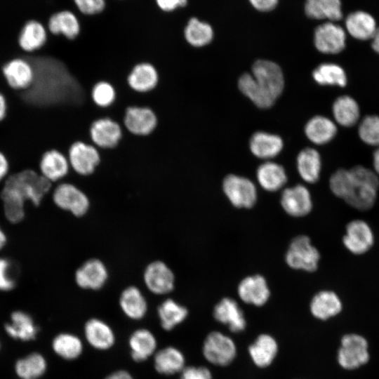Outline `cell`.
Here are the masks:
<instances>
[{"instance_id":"6da1fadb","label":"cell","mask_w":379,"mask_h":379,"mask_svg":"<svg viewBox=\"0 0 379 379\" xmlns=\"http://www.w3.org/2000/svg\"><path fill=\"white\" fill-rule=\"evenodd\" d=\"M45 83L34 81L33 85L44 86L42 88L31 87L25 92L37 93L25 95L17 93L23 102L34 98L27 102L31 104L38 97L40 98L32 105L38 107H52L62 105H79L85 99V93L77 79L69 72L67 66L61 60L54 58H45ZM31 106V105H30Z\"/></svg>"},{"instance_id":"7a4b0ae2","label":"cell","mask_w":379,"mask_h":379,"mask_svg":"<svg viewBox=\"0 0 379 379\" xmlns=\"http://www.w3.org/2000/svg\"><path fill=\"white\" fill-rule=\"evenodd\" d=\"M51 187L52 183L32 168L11 173L0 192L5 218L11 224L22 222L25 217L26 202L39 206Z\"/></svg>"},{"instance_id":"3957f363","label":"cell","mask_w":379,"mask_h":379,"mask_svg":"<svg viewBox=\"0 0 379 379\" xmlns=\"http://www.w3.org/2000/svg\"><path fill=\"white\" fill-rule=\"evenodd\" d=\"M329 187L334 195L359 211L371 208L376 201L379 177L362 165L339 168L330 177Z\"/></svg>"},{"instance_id":"277c9868","label":"cell","mask_w":379,"mask_h":379,"mask_svg":"<svg viewBox=\"0 0 379 379\" xmlns=\"http://www.w3.org/2000/svg\"><path fill=\"white\" fill-rule=\"evenodd\" d=\"M238 86L257 107L269 108L283 91L284 74L277 63L258 60L253 65L252 74L245 73L240 77Z\"/></svg>"},{"instance_id":"5b68a950","label":"cell","mask_w":379,"mask_h":379,"mask_svg":"<svg viewBox=\"0 0 379 379\" xmlns=\"http://www.w3.org/2000/svg\"><path fill=\"white\" fill-rule=\"evenodd\" d=\"M369 359V345L364 336L356 333H347L342 336L336 360L343 369H359L366 365Z\"/></svg>"},{"instance_id":"8992f818","label":"cell","mask_w":379,"mask_h":379,"mask_svg":"<svg viewBox=\"0 0 379 379\" xmlns=\"http://www.w3.org/2000/svg\"><path fill=\"white\" fill-rule=\"evenodd\" d=\"M1 74L6 86L13 92H25L29 89L35 79V70L27 58L15 56L1 67Z\"/></svg>"},{"instance_id":"52a82bcc","label":"cell","mask_w":379,"mask_h":379,"mask_svg":"<svg viewBox=\"0 0 379 379\" xmlns=\"http://www.w3.org/2000/svg\"><path fill=\"white\" fill-rule=\"evenodd\" d=\"M320 254L309 237L299 235L291 241L285 255L287 265L292 269L314 272L318 267Z\"/></svg>"},{"instance_id":"ba28073f","label":"cell","mask_w":379,"mask_h":379,"mask_svg":"<svg viewBox=\"0 0 379 379\" xmlns=\"http://www.w3.org/2000/svg\"><path fill=\"white\" fill-rule=\"evenodd\" d=\"M52 200L58 208L77 217L84 215L90 206L87 195L70 182L58 184L52 192Z\"/></svg>"},{"instance_id":"9c48e42d","label":"cell","mask_w":379,"mask_h":379,"mask_svg":"<svg viewBox=\"0 0 379 379\" xmlns=\"http://www.w3.org/2000/svg\"><path fill=\"white\" fill-rule=\"evenodd\" d=\"M222 190L230 203L239 208H252L257 201V190L247 178L230 174L222 182Z\"/></svg>"},{"instance_id":"30bf717a","label":"cell","mask_w":379,"mask_h":379,"mask_svg":"<svg viewBox=\"0 0 379 379\" xmlns=\"http://www.w3.org/2000/svg\"><path fill=\"white\" fill-rule=\"evenodd\" d=\"M236 352V345L233 340L220 332H211L204 342V357L210 363L217 366L230 364L234 359Z\"/></svg>"},{"instance_id":"8fae6325","label":"cell","mask_w":379,"mask_h":379,"mask_svg":"<svg viewBox=\"0 0 379 379\" xmlns=\"http://www.w3.org/2000/svg\"><path fill=\"white\" fill-rule=\"evenodd\" d=\"M314 44L322 53L338 54L346 46L345 30L334 22H323L314 29Z\"/></svg>"},{"instance_id":"7c38bea8","label":"cell","mask_w":379,"mask_h":379,"mask_svg":"<svg viewBox=\"0 0 379 379\" xmlns=\"http://www.w3.org/2000/svg\"><path fill=\"white\" fill-rule=\"evenodd\" d=\"M67 157L70 168L83 176L93 173L100 161L98 149L81 140L74 141L69 145Z\"/></svg>"},{"instance_id":"4fadbf2b","label":"cell","mask_w":379,"mask_h":379,"mask_svg":"<svg viewBox=\"0 0 379 379\" xmlns=\"http://www.w3.org/2000/svg\"><path fill=\"white\" fill-rule=\"evenodd\" d=\"M343 242L345 247L352 253L364 254L373 245V232L366 221L359 219L353 220L346 226Z\"/></svg>"},{"instance_id":"5bb4252c","label":"cell","mask_w":379,"mask_h":379,"mask_svg":"<svg viewBox=\"0 0 379 379\" xmlns=\"http://www.w3.org/2000/svg\"><path fill=\"white\" fill-rule=\"evenodd\" d=\"M70 166L67 157L57 148L44 151L38 162L37 171L51 183L60 181L69 173Z\"/></svg>"},{"instance_id":"9a60e30c","label":"cell","mask_w":379,"mask_h":379,"mask_svg":"<svg viewBox=\"0 0 379 379\" xmlns=\"http://www.w3.org/2000/svg\"><path fill=\"white\" fill-rule=\"evenodd\" d=\"M143 279L147 288L157 295H164L173 291L175 276L170 267L164 262L156 260L145 268Z\"/></svg>"},{"instance_id":"2e32d148","label":"cell","mask_w":379,"mask_h":379,"mask_svg":"<svg viewBox=\"0 0 379 379\" xmlns=\"http://www.w3.org/2000/svg\"><path fill=\"white\" fill-rule=\"evenodd\" d=\"M280 202L284 211L293 217L305 216L312 208L310 192L302 185L285 188L281 193Z\"/></svg>"},{"instance_id":"e0dca14e","label":"cell","mask_w":379,"mask_h":379,"mask_svg":"<svg viewBox=\"0 0 379 379\" xmlns=\"http://www.w3.org/2000/svg\"><path fill=\"white\" fill-rule=\"evenodd\" d=\"M108 272L99 259L92 258L84 262L75 272L74 280L84 289L98 290L106 283Z\"/></svg>"},{"instance_id":"ac0fdd59","label":"cell","mask_w":379,"mask_h":379,"mask_svg":"<svg viewBox=\"0 0 379 379\" xmlns=\"http://www.w3.org/2000/svg\"><path fill=\"white\" fill-rule=\"evenodd\" d=\"M124 125L133 135L145 136L150 134L157 125V117L152 109L146 107H129L126 109Z\"/></svg>"},{"instance_id":"d6986e66","label":"cell","mask_w":379,"mask_h":379,"mask_svg":"<svg viewBox=\"0 0 379 379\" xmlns=\"http://www.w3.org/2000/svg\"><path fill=\"white\" fill-rule=\"evenodd\" d=\"M237 293L243 302L255 306L265 305L270 296L267 281L260 274L243 279L238 286Z\"/></svg>"},{"instance_id":"ffe728a7","label":"cell","mask_w":379,"mask_h":379,"mask_svg":"<svg viewBox=\"0 0 379 379\" xmlns=\"http://www.w3.org/2000/svg\"><path fill=\"white\" fill-rule=\"evenodd\" d=\"M90 135L92 141L99 147L112 149L119 142L122 131L117 121L109 118H102L92 123Z\"/></svg>"},{"instance_id":"44dd1931","label":"cell","mask_w":379,"mask_h":379,"mask_svg":"<svg viewBox=\"0 0 379 379\" xmlns=\"http://www.w3.org/2000/svg\"><path fill=\"white\" fill-rule=\"evenodd\" d=\"M47 39V30L44 25L37 20H31L26 22L20 29L18 44L23 52L33 53L41 49Z\"/></svg>"},{"instance_id":"7402d4cb","label":"cell","mask_w":379,"mask_h":379,"mask_svg":"<svg viewBox=\"0 0 379 379\" xmlns=\"http://www.w3.org/2000/svg\"><path fill=\"white\" fill-rule=\"evenodd\" d=\"M214 318L220 323L228 326L232 332L245 329L246 321L244 312L238 303L230 298H222L214 307Z\"/></svg>"},{"instance_id":"603a6c76","label":"cell","mask_w":379,"mask_h":379,"mask_svg":"<svg viewBox=\"0 0 379 379\" xmlns=\"http://www.w3.org/2000/svg\"><path fill=\"white\" fill-rule=\"evenodd\" d=\"M310 309L314 317L325 321L339 314L343 310V303L337 293L324 290L314 295Z\"/></svg>"},{"instance_id":"cb8c5ba5","label":"cell","mask_w":379,"mask_h":379,"mask_svg":"<svg viewBox=\"0 0 379 379\" xmlns=\"http://www.w3.org/2000/svg\"><path fill=\"white\" fill-rule=\"evenodd\" d=\"M345 26L352 37L360 41L371 40L378 28L375 18L363 11L350 13L345 18Z\"/></svg>"},{"instance_id":"d4e9b609","label":"cell","mask_w":379,"mask_h":379,"mask_svg":"<svg viewBox=\"0 0 379 379\" xmlns=\"http://www.w3.org/2000/svg\"><path fill=\"white\" fill-rule=\"evenodd\" d=\"M304 11L312 20L336 22L343 18L341 0H305Z\"/></svg>"},{"instance_id":"484cf974","label":"cell","mask_w":379,"mask_h":379,"mask_svg":"<svg viewBox=\"0 0 379 379\" xmlns=\"http://www.w3.org/2000/svg\"><path fill=\"white\" fill-rule=\"evenodd\" d=\"M283 140L277 135L258 131L251 138L249 146L253 155L262 159L277 156L283 148Z\"/></svg>"},{"instance_id":"4316f807","label":"cell","mask_w":379,"mask_h":379,"mask_svg":"<svg viewBox=\"0 0 379 379\" xmlns=\"http://www.w3.org/2000/svg\"><path fill=\"white\" fill-rule=\"evenodd\" d=\"M127 81L135 91L146 93L153 90L159 81V74L155 67L148 62L137 64L129 73Z\"/></svg>"},{"instance_id":"83f0119b","label":"cell","mask_w":379,"mask_h":379,"mask_svg":"<svg viewBox=\"0 0 379 379\" xmlns=\"http://www.w3.org/2000/svg\"><path fill=\"white\" fill-rule=\"evenodd\" d=\"M338 132L335 123L329 118L317 115L310 119L305 125L307 138L316 145H324L334 138Z\"/></svg>"},{"instance_id":"f1b7e54d","label":"cell","mask_w":379,"mask_h":379,"mask_svg":"<svg viewBox=\"0 0 379 379\" xmlns=\"http://www.w3.org/2000/svg\"><path fill=\"white\" fill-rule=\"evenodd\" d=\"M48 29L54 35L62 34L66 39L73 40L80 33V23L70 11L64 10L53 14L48 22Z\"/></svg>"},{"instance_id":"f546056e","label":"cell","mask_w":379,"mask_h":379,"mask_svg":"<svg viewBox=\"0 0 379 379\" xmlns=\"http://www.w3.org/2000/svg\"><path fill=\"white\" fill-rule=\"evenodd\" d=\"M332 112L335 122L344 127L357 124L361 115L358 102L350 95L338 97L333 103Z\"/></svg>"},{"instance_id":"4dcf8cb0","label":"cell","mask_w":379,"mask_h":379,"mask_svg":"<svg viewBox=\"0 0 379 379\" xmlns=\"http://www.w3.org/2000/svg\"><path fill=\"white\" fill-rule=\"evenodd\" d=\"M256 177L260 185L268 192L282 188L287 181L284 167L273 161H266L258 168Z\"/></svg>"},{"instance_id":"1f68e13d","label":"cell","mask_w":379,"mask_h":379,"mask_svg":"<svg viewBox=\"0 0 379 379\" xmlns=\"http://www.w3.org/2000/svg\"><path fill=\"white\" fill-rule=\"evenodd\" d=\"M277 352V341L268 334L260 335L248 347V352L253 361L260 368L270 365Z\"/></svg>"},{"instance_id":"d6a6232c","label":"cell","mask_w":379,"mask_h":379,"mask_svg":"<svg viewBox=\"0 0 379 379\" xmlns=\"http://www.w3.org/2000/svg\"><path fill=\"white\" fill-rule=\"evenodd\" d=\"M85 335L88 343L98 350H107L114 343L115 338L111 328L98 319L88 320L84 327Z\"/></svg>"},{"instance_id":"836d02e7","label":"cell","mask_w":379,"mask_h":379,"mask_svg":"<svg viewBox=\"0 0 379 379\" xmlns=\"http://www.w3.org/2000/svg\"><path fill=\"white\" fill-rule=\"evenodd\" d=\"M297 168L304 181L309 183L316 182L319 178L321 168L319 153L313 148L302 149L297 157Z\"/></svg>"},{"instance_id":"e575fe53","label":"cell","mask_w":379,"mask_h":379,"mask_svg":"<svg viewBox=\"0 0 379 379\" xmlns=\"http://www.w3.org/2000/svg\"><path fill=\"white\" fill-rule=\"evenodd\" d=\"M119 305L124 313L133 319H142L147 310V301L142 292L135 286H129L122 291Z\"/></svg>"},{"instance_id":"d590c367","label":"cell","mask_w":379,"mask_h":379,"mask_svg":"<svg viewBox=\"0 0 379 379\" xmlns=\"http://www.w3.org/2000/svg\"><path fill=\"white\" fill-rule=\"evenodd\" d=\"M154 368L164 375H173L181 372L185 368L182 353L173 347H167L158 351L154 359Z\"/></svg>"},{"instance_id":"8d00e7d4","label":"cell","mask_w":379,"mask_h":379,"mask_svg":"<svg viewBox=\"0 0 379 379\" xmlns=\"http://www.w3.org/2000/svg\"><path fill=\"white\" fill-rule=\"evenodd\" d=\"M6 333L13 338L29 340L35 338L37 328L32 317L22 311H15L11 315V322L5 326Z\"/></svg>"},{"instance_id":"74e56055","label":"cell","mask_w":379,"mask_h":379,"mask_svg":"<svg viewBox=\"0 0 379 379\" xmlns=\"http://www.w3.org/2000/svg\"><path fill=\"white\" fill-rule=\"evenodd\" d=\"M186 41L192 46L200 48L209 44L214 36L212 26L197 18H191L184 29Z\"/></svg>"},{"instance_id":"f35d334b","label":"cell","mask_w":379,"mask_h":379,"mask_svg":"<svg viewBox=\"0 0 379 379\" xmlns=\"http://www.w3.org/2000/svg\"><path fill=\"white\" fill-rule=\"evenodd\" d=\"M129 345L131 357L135 361H143L155 351L157 340L154 335L147 329H138L130 337Z\"/></svg>"},{"instance_id":"ab89813d","label":"cell","mask_w":379,"mask_h":379,"mask_svg":"<svg viewBox=\"0 0 379 379\" xmlns=\"http://www.w3.org/2000/svg\"><path fill=\"white\" fill-rule=\"evenodd\" d=\"M314 81L323 86L345 87L347 83L344 69L338 64L325 62L319 65L312 72Z\"/></svg>"},{"instance_id":"60d3db41","label":"cell","mask_w":379,"mask_h":379,"mask_svg":"<svg viewBox=\"0 0 379 379\" xmlns=\"http://www.w3.org/2000/svg\"><path fill=\"white\" fill-rule=\"evenodd\" d=\"M187 314V308L172 299H166L158 308L161 325L166 331H170L182 323Z\"/></svg>"},{"instance_id":"b9f144b4","label":"cell","mask_w":379,"mask_h":379,"mask_svg":"<svg viewBox=\"0 0 379 379\" xmlns=\"http://www.w3.org/2000/svg\"><path fill=\"white\" fill-rule=\"evenodd\" d=\"M46 368L44 358L37 353L18 360L15 365L16 373L22 379H36L45 372Z\"/></svg>"},{"instance_id":"7bdbcfd3","label":"cell","mask_w":379,"mask_h":379,"mask_svg":"<svg viewBox=\"0 0 379 379\" xmlns=\"http://www.w3.org/2000/svg\"><path fill=\"white\" fill-rule=\"evenodd\" d=\"M54 351L66 359L77 358L83 350L82 343L77 336L69 333H61L53 342Z\"/></svg>"},{"instance_id":"ee69618b","label":"cell","mask_w":379,"mask_h":379,"mask_svg":"<svg viewBox=\"0 0 379 379\" xmlns=\"http://www.w3.org/2000/svg\"><path fill=\"white\" fill-rule=\"evenodd\" d=\"M357 133L364 144L379 147V116L369 114L364 117L359 124Z\"/></svg>"},{"instance_id":"f6af8a7d","label":"cell","mask_w":379,"mask_h":379,"mask_svg":"<svg viewBox=\"0 0 379 379\" xmlns=\"http://www.w3.org/2000/svg\"><path fill=\"white\" fill-rule=\"evenodd\" d=\"M93 101L100 107L111 105L116 98L113 86L107 81H99L94 85L91 91Z\"/></svg>"},{"instance_id":"bcb514c9","label":"cell","mask_w":379,"mask_h":379,"mask_svg":"<svg viewBox=\"0 0 379 379\" xmlns=\"http://www.w3.org/2000/svg\"><path fill=\"white\" fill-rule=\"evenodd\" d=\"M16 278L11 261L0 256V291L8 292L16 286Z\"/></svg>"},{"instance_id":"7dc6e473","label":"cell","mask_w":379,"mask_h":379,"mask_svg":"<svg viewBox=\"0 0 379 379\" xmlns=\"http://www.w3.org/2000/svg\"><path fill=\"white\" fill-rule=\"evenodd\" d=\"M81 13L93 15L101 13L105 8V0H73Z\"/></svg>"},{"instance_id":"c3c4849f","label":"cell","mask_w":379,"mask_h":379,"mask_svg":"<svg viewBox=\"0 0 379 379\" xmlns=\"http://www.w3.org/2000/svg\"><path fill=\"white\" fill-rule=\"evenodd\" d=\"M180 379H213L210 371L206 367L188 366L181 371Z\"/></svg>"},{"instance_id":"681fc988","label":"cell","mask_w":379,"mask_h":379,"mask_svg":"<svg viewBox=\"0 0 379 379\" xmlns=\"http://www.w3.org/2000/svg\"><path fill=\"white\" fill-rule=\"evenodd\" d=\"M251 6L257 11L267 13L273 11L279 0H248Z\"/></svg>"},{"instance_id":"f907efd6","label":"cell","mask_w":379,"mask_h":379,"mask_svg":"<svg viewBox=\"0 0 379 379\" xmlns=\"http://www.w3.org/2000/svg\"><path fill=\"white\" fill-rule=\"evenodd\" d=\"M158 7L164 12H172L185 6L187 0H155Z\"/></svg>"},{"instance_id":"816d5d0a","label":"cell","mask_w":379,"mask_h":379,"mask_svg":"<svg viewBox=\"0 0 379 379\" xmlns=\"http://www.w3.org/2000/svg\"><path fill=\"white\" fill-rule=\"evenodd\" d=\"M11 165L7 155L0 150V184H3L11 173Z\"/></svg>"},{"instance_id":"f5cc1de1","label":"cell","mask_w":379,"mask_h":379,"mask_svg":"<svg viewBox=\"0 0 379 379\" xmlns=\"http://www.w3.org/2000/svg\"><path fill=\"white\" fill-rule=\"evenodd\" d=\"M8 100L6 95L0 91V123L7 117L8 113Z\"/></svg>"},{"instance_id":"db71d44e","label":"cell","mask_w":379,"mask_h":379,"mask_svg":"<svg viewBox=\"0 0 379 379\" xmlns=\"http://www.w3.org/2000/svg\"><path fill=\"white\" fill-rule=\"evenodd\" d=\"M105 379H133L131 375L125 371H118L109 375Z\"/></svg>"},{"instance_id":"11a10c76","label":"cell","mask_w":379,"mask_h":379,"mask_svg":"<svg viewBox=\"0 0 379 379\" xmlns=\"http://www.w3.org/2000/svg\"><path fill=\"white\" fill-rule=\"evenodd\" d=\"M373 167L374 172L379 177V147H377L373 153Z\"/></svg>"},{"instance_id":"9f6ffc18","label":"cell","mask_w":379,"mask_h":379,"mask_svg":"<svg viewBox=\"0 0 379 379\" xmlns=\"http://www.w3.org/2000/svg\"><path fill=\"white\" fill-rule=\"evenodd\" d=\"M371 47L379 55V27H378L375 34L371 39Z\"/></svg>"},{"instance_id":"6f0895ef","label":"cell","mask_w":379,"mask_h":379,"mask_svg":"<svg viewBox=\"0 0 379 379\" xmlns=\"http://www.w3.org/2000/svg\"><path fill=\"white\" fill-rule=\"evenodd\" d=\"M7 239L6 234L0 225V251L6 246Z\"/></svg>"}]
</instances>
